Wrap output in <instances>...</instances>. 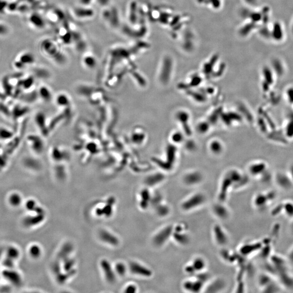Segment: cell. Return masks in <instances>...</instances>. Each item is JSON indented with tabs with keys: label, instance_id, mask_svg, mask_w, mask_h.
<instances>
[{
	"label": "cell",
	"instance_id": "cell-21",
	"mask_svg": "<svg viewBox=\"0 0 293 293\" xmlns=\"http://www.w3.org/2000/svg\"><path fill=\"white\" fill-rule=\"evenodd\" d=\"M164 179V175L161 174H156L148 177L147 179L145 182L149 186H154L163 181Z\"/></svg>",
	"mask_w": 293,
	"mask_h": 293
},
{
	"label": "cell",
	"instance_id": "cell-15",
	"mask_svg": "<svg viewBox=\"0 0 293 293\" xmlns=\"http://www.w3.org/2000/svg\"><path fill=\"white\" fill-rule=\"evenodd\" d=\"M203 179L202 175L199 172H191L186 174L183 178L184 184L188 186H195L199 184Z\"/></svg>",
	"mask_w": 293,
	"mask_h": 293
},
{
	"label": "cell",
	"instance_id": "cell-14",
	"mask_svg": "<svg viewBox=\"0 0 293 293\" xmlns=\"http://www.w3.org/2000/svg\"><path fill=\"white\" fill-rule=\"evenodd\" d=\"M101 269L104 273V276L107 281L110 283L115 282L116 281V275L110 263L106 260H101Z\"/></svg>",
	"mask_w": 293,
	"mask_h": 293
},
{
	"label": "cell",
	"instance_id": "cell-23",
	"mask_svg": "<svg viewBox=\"0 0 293 293\" xmlns=\"http://www.w3.org/2000/svg\"><path fill=\"white\" fill-rule=\"evenodd\" d=\"M83 63L85 66L89 69H92L96 66L97 61L96 58L91 55H87L83 59Z\"/></svg>",
	"mask_w": 293,
	"mask_h": 293
},
{
	"label": "cell",
	"instance_id": "cell-20",
	"mask_svg": "<svg viewBox=\"0 0 293 293\" xmlns=\"http://www.w3.org/2000/svg\"><path fill=\"white\" fill-rule=\"evenodd\" d=\"M267 166L264 163L260 162L258 164H252L250 167V172L253 175L262 174L266 172Z\"/></svg>",
	"mask_w": 293,
	"mask_h": 293
},
{
	"label": "cell",
	"instance_id": "cell-5",
	"mask_svg": "<svg viewBox=\"0 0 293 293\" xmlns=\"http://www.w3.org/2000/svg\"><path fill=\"white\" fill-rule=\"evenodd\" d=\"M172 237L174 238L176 243L181 245H186L189 243L190 241V238L186 232L184 225L180 224L174 227Z\"/></svg>",
	"mask_w": 293,
	"mask_h": 293
},
{
	"label": "cell",
	"instance_id": "cell-31",
	"mask_svg": "<svg viewBox=\"0 0 293 293\" xmlns=\"http://www.w3.org/2000/svg\"><path fill=\"white\" fill-rule=\"evenodd\" d=\"M287 97L289 103H293V88L288 89L287 91Z\"/></svg>",
	"mask_w": 293,
	"mask_h": 293
},
{
	"label": "cell",
	"instance_id": "cell-9",
	"mask_svg": "<svg viewBox=\"0 0 293 293\" xmlns=\"http://www.w3.org/2000/svg\"><path fill=\"white\" fill-rule=\"evenodd\" d=\"M214 236L217 244L220 246L225 245L229 242L227 233L220 226L216 225L214 226Z\"/></svg>",
	"mask_w": 293,
	"mask_h": 293
},
{
	"label": "cell",
	"instance_id": "cell-18",
	"mask_svg": "<svg viewBox=\"0 0 293 293\" xmlns=\"http://www.w3.org/2000/svg\"><path fill=\"white\" fill-rule=\"evenodd\" d=\"M281 205L282 214L289 218L293 219V201L287 200L281 203Z\"/></svg>",
	"mask_w": 293,
	"mask_h": 293
},
{
	"label": "cell",
	"instance_id": "cell-34",
	"mask_svg": "<svg viewBox=\"0 0 293 293\" xmlns=\"http://www.w3.org/2000/svg\"><path fill=\"white\" fill-rule=\"evenodd\" d=\"M97 1L99 5L103 7H107L108 5H109L110 0H97Z\"/></svg>",
	"mask_w": 293,
	"mask_h": 293
},
{
	"label": "cell",
	"instance_id": "cell-6",
	"mask_svg": "<svg viewBox=\"0 0 293 293\" xmlns=\"http://www.w3.org/2000/svg\"><path fill=\"white\" fill-rule=\"evenodd\" d=\"M172 60L169 57H165L162 64L161 70L160 71V79L164 83L167 82L172 73Z\"/></svg>",
	"mask_w": 293,
	"mask_h": 293
},
{
	"label": "cell",
	"instance_id": "cell-24",
	"mask_svg": "<svg viewBox=\"0 0 293 293\" xmlns=\"http://www.w3.org/2000/svg\"><path fill=\"white\" fill-rule=\"evenodd\" d=\"M157 214L160 217H165L170 214V208L168 206L164 204H158V206H156Z\"/></svg>",
	"mask_w": 293,
	"mask_h": 293
},
{
	"label": "cell",
	"instance_id": "cell-25",
	"mask_svg": "<svg viewBox=\"0 0 293 293\" xmlns=\"http://www.w3.org/2000/svg\"><path fill=\"white\" fill-rule=\"evenodd\" d=\"M273 38L276 39V40H280L282 38L283 36V30H282V27L280 25L279 23H276L275 24L274 27H273Z\"/></svg>",
	"mask_w": 293,
	"mask_h": 293
},
{
	"label": "cell",
	"instance_id": "cell-19",
	"mask_svg": "<svg viewBox=\"0 0 293 293\" xmlns=\"http://www.w3.org/2000/svg\"><path fill=\"white\" fill-rule=\"evenodd\" d=\"M225 285L223 280L220 279H216L212 282L210 285H209L207 290V292H218L221 291L222 289L224 288Z\"/></svg>",
	"mask_w": 293,
	"mask_h": 293
},
{
	"label": "cell",
	"instance_id": "cell-13",
	"mask_svg": "<svg viewBox=\"0 0 293 293\" xmlns=\"http://www.w3.org/2000/svg\"><path fill=\"white\" fill-rule=\"evenodd\" d=\"M203 287V281L199 279H187L183 283L184 289L190 292H199Z\"/></svg>",
	"mask_w": 293,
	"mask_h": 293
},
{
	"label": "cell",
	"instance_id": "cell-8",
	"mask_svg": "<svg viewBox=\"0 0 293 293\" xmlns=\"http://www.w3.org/2000/svg\"><path fill=\"white\" fill-rule=\"evenodd\" d=\"M102 17L112 27H116L120 25L118 12L115 9H107L103 11Z\"/></svg>",
	"mask_w": 293,
	"mask_h": 293
},
{
	"label": "cell",
	"instance_id": "cell-3",
	"mask_svg": "<svg viewBox=\"0 0 293 293\" xmlns=\"http://www.w3.org/2000/svg\"><path fill=\"white\" fill-rule=\"evenodd\" d=\"M274 180L277 187L285 191H290L293 187V180L287 172H278L274 176Z\"/></svg>",
	"mask_w": 293,
	"mask_h": 293
},
{
	"label": "cell",
	"instance_id": "cell-12",
	"mask_svg": "<svg viewBox=\"0 0 293 293\" xmlns=\"http://www.w3.org/2000/svg\"><path fill=\"white\" fill-rule=\"evenodd\" d=\"M128 19L129 23L132 25H136L139 19V8L137 5V2L135 1H132L129 4Z\"/></svg>",
	"mask_w": 293,
	"mask_h": 293
},
{
	"label": "cell",
	"instance_id": "cell-10",
	"mask_svg": "<svg viewBox=\"0 0 293 293\" xmlns=\"http://www.w3.org/2000/svg\"><path fill=\"white\" fill-rule=\"evenodd\" d=\"M74 17L79 19H87L92 18L95 15V12L92 9L89 8V6H80L74 8L73 10Z\"/></svg>",
	"mask_w": 293,
	"mask_h": 293
},
{
	"label": "cell",
	"instance_id": "cell-27",
	"mask_svg": "<svg viewBox=\"0 0 293 293\" xmlns=\"http://www.w3.org/2000/svg\"><path fill=\"white\" fill-rule=\"evenodd\" d=\"M73 245L71 243H67L63 249L61 256L63 258L67 257L69 254L71 253L72 251H73Z\"/></svg>",
	"mask_w": 293,
	"mask_h": 293
},
{
	"label": "cell",
	"instance_id": "cell-2",
	"mask_svg": "<svg viewBox=\"0 0 293 293\" xmlns=\"http://www.w3.org/2000/svg\"><path fill=\"white\" fill-rule=\"evenodd\" d=\"M174 226L172 225H167L157 232L153 238V243L155 246L161 247L167 243L172 236Z\"/></svg>",
	"mask_w": 293,
	"mask_h": 293
},
{
	"label": "cell",
	"instance_id": "cell-17",
	"mask_svg": "<svg viewBox=\"0 0 293 293\" xmlns=\"http://www.w3.org/2000/svg\"><path fill=\"white\" fill-rule=\"evenodd\" d=\"M212 211L215 216L220 219H227L230 216V211L222 204L214 205L212 207Z\"/></svg>",
	"mask_w": 293,
	"mask_h": 293
},
{
	"label": "cell",
	"instance_id": "cell-32",
	"mask_svg": "<svg viewBox=\"0 0 293 293\" xmlns=\"http://www.w3.org/2000/svg\"><path fill=\"white\" fill-rule=\"evenodd\" d=\"M93 0H78V2L80 6H89L92 3Z\"/></svg>",
	"mask_w": 293,
	"mask_h": 293
},
{
	"label": "cell",
	"instance_id": "cell-30",
	"mask_svg": "<svg viewBox=\"0 0 293 293\" xmlns=\"http://www.w3.org/2000/svg\"><path fill=\"white\" fill-rule=\"evenodd\" d=\"M286 259L288 263L293 264V246L290 248L288 252L287 256Z\"/></svg>",
	"mask_w": 293,
	"mask_h": 293
},
{
	"label": "cell",
	"instance_id": "cell-1",
	"mask_svg": "<svg viewBox=\"0 0 293 293\" xmlns=\"http://www.w3.org/2000/svg\"><path fill=\"white\" fill-rule=\"evenodd\" d=\"M206 198L204 193H195L191 195L181 203L180 208L184 212H190L199 208L206 203Z\"/></svg>",
	"mask_w": 293,
	"mask_h": 293
},
{
	"label": "cell",
	"instance_id": "cell-33",
	"mask_svg": "<svg viewBox=\"0 0 293 293\" xmlns=\"http://www.w3.org/2000/svg\"><path fill=\"white\" fill-rule=\"evenodd\" d=\"M136 287L134 285H130L126 287L125 290L126 293H135L136 291Z\"/></svg>",
	"mask_w": 293,
	"mask_h": 293
},
{
	"label": "cell",
	"instance_id": "cell-22",
	"mask_svg": "<svg viewBox=\"0 0 293 293\" xmlns=\"http://www.w3.org/2000/svg\"><path fill=\"white\" fill-rule=\"evenodd\" d=\"M141 206L143 208L147 207L149 203L151 201V195L148 190L145 189L141 192Z\"/></svg>",
	"mask_w": 293,
	"mask_h": 293
},
{
	"label": "cell",
	"instance_id": "cell-7",
	"mask_svg": "<svg viewBox=\"0 0 293 293\" xmlns=\"http://www.w3.org/2000/svg\"><path fill=\"white\" fill-rule=\"evenodd\" d=\"M206 267V262L203 258H195L192 260L191 263L186 267V272L192 274L197 272H201Z\"/></svg>",
	"mask_w": 293,
	"mask_h": 293
},
{
	"label": "cell",
	"instance_id": "cell-28",
	"mask_svg": "<svg viewBox=\"0 0 293 293\" xmlns=\"http://www.w3.org/2000/svg\"><path fill=\"white\" fill-rule=\"evenodd\" d=\"M66 259V263L64 264V268L66 270V271H69L73 269L72 268L75 264V262L71 258H65Z\"/></svg>",
	"mask_w": 293,
	"mask_h": 293
},
{
	"label": "cell",
	"instance_id": "cell-4",
	"mask_svg": "<svg viewBox=\"0 0 293 293\" xmlns=\"http://www.w3.org/2000/svg\"><path fill=\"white\" fill-rule=\"evenodd\" d=\"M276 199V193L270 192L267 193H258L253 200L254 205L257 209L266 208L270 203Z\"/></svg>",
	"mask_w": 293,
	"mask_h": 293
},
{
	"label": "cell",
	"instance_id": "cell-37",
	"mask_svg": "<svg viewBox=\"0 0 293 293\" xmlns=\"http://www.w3.org/2000/svg\"><path fill=\"white\" fill-rule=\"evenodd\" d=\"M245 1L247 2V3H248L250 5H253V4L256 3V0H245Z\"/></svg>",
	"mask_w": 293,
	"mask_h": 293
},
{
	"label": "cell",
	"instance_id": "cell-35",
	"mask_svg": "<svg viewBox=\"0 0 293 293\" xmlns=\"http://www.w3.org/2000/svg\"><path fill=\"white\" fill-rule=\"evenodd\" d=\"M288 174L290 176V178L293 181V163H291L290 164L288 170Z\"/></svg>",
	"mask_w": 293,
	"mask_h": 293
},
{
	"label": "cell",
	"instance_id": "cell-26",
	"mask_svg": "<svg viewBox=\"0 0 293 293\" xmlns=\"http://www.w3.org/2000/svg\"><path fill=\"white\" fill-rule=\"evenodd\" d=\"M115 271L120 276H123L126 273V267L123 263L119 262L115 266Z\"/></svg>",
	"mask_w": 293,
	"mask_h": 293
},
{
	"label": "cell",
	"instance_id": "cell-16",
	"mask_svg": "<svg viewBox=\"0 0 293 293\" xmlns=\"http://www.w3.org/2000/svg\"><path fill=\"white\" fill-rule=\"evenodd\" d=\"M99 236L102 241L112 246H116L119 243L118 239L107 230H101L99 233Z\"/></svg>",
	"mask_w": 293,
	"mask_h": 293
},
{
	"label": "cell",
	"instance_id": "cell-11",
	"mask_svg": "<svg viewBox=\"0 0 293 293\" xmlns=\"http://www.w3.org/2000/svg\"><path fill=\"white\" fill-rule=\"evenodd\" d=\"M129 269L132 273L141 276L149 277L152 275V272L149 269L137 262L130 263Z\"/></svg>",
	"mask_w": 293,
	"mask_h": 293
},
{
	"label": "cell",
	"instance_id": "cell-29",
	"mask_svg": "<svg viewBox=\"0 0 293 293\" xmlns=\"http://www.w3.org/2000/svg\"><path fill=\"white\" fill-rule=\"evenodd\" d=\"M211 147L212 151H214V152H216V153H218L221 151L220 150L221 149V145L218 142H212V143L211 144Z\"/></svg>",
	"mask_w": 293,
	"mask_h": 293
},
{
	"label": "cell",
	"instance_id": "cell-36",
	"mask_svg": "<svg viewBox=\"0 0 293 293\" xmlns=\"http://www.w3.org/2000/svg\"><path fill=\"white\" fill-rule=\"evenodd\" d=\"M181 139H182V137H181V135L179 134H176L174 135V136H173V140L175 141V142H180Z\"/></svg>",
	"mask_w": 293,
	"mask_h": 293
}]
</instances>
